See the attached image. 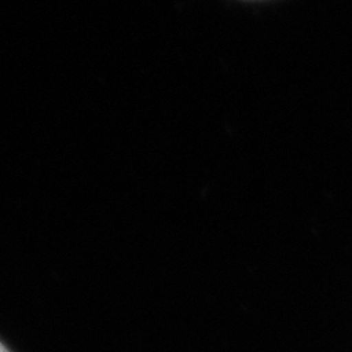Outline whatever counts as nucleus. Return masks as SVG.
Listing matches in <instances>:
<instances>
[{"mask_svg":"<svg viewBox=\"0 0 352 352\" xmlns=\"http://www.w3.org/2000/svg\"><path fill=\"white\" fill-rule=\"evenodd\" d=\"M0 352H10L2 342H0Z\"/></svg>","mask_w":352,"mask_h":352,"instance_id":"nucleus-1","label":"nucleus"}]
</instances>
